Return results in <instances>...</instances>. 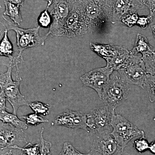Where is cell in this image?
<instances>
[{
  "mask_svg": "<svg viewBox=\"0 0 155 155\" xmlns=\"http://www.w3.org/2000/svg\"><path fill=\"white\" fill-rule=\"evenodd\" d=\"M115 0H79L89 31H102L112 23Z\"/></svg>",
  "mask_w": 155,
  "mask_h": 155,
  "instance_id": "obj_1",
  "label": "cell"
},
{
  "mask_svg": "<svg viewBox=\"0 0 155 155\" xmlns=\"http://www.w3.org/2000/svg\"><path fill=\"white\" fill-rule=\"evenodd\" d=\"M7 67L5 73H1L0 76L1 91H2L7 97L13 109V114L17 115L18 109L22 106L28 105L29 104L25 100V97L21 94L19 86L22 78L19 77V71L16 74L17 80L14 81L12 78V71L13 68L18 67L12 61L9 63L4 64Z\"/></svg>",
  "mask_w": 155,
  "mask_h": 155,
  "instance_id": "obj_2",
  "label": "cell"
},
{
  "mask_svg": "<svg viewBox=\"0 0 155 155\" xmlns=\"http://www.w3.org/2000/svg\"><path fill=\"white\" fill-rule=\"evenodd\" d=\"M89 31L88 25L78 0L72 3L70 14L62 27L51 35L72 38L84 35Z\"/></svg>",
  "mask_w": 155,
  "mask_h": 155,
  "instance_id": "obj_3",
  "label": "cell"
},
{
  "mask_svg": "<svg viewBox=\"0 0 155 155\" xmlns=\"http://www.w3.org/2000/svg\"><path fill=\"white\" fill-rule=\"evenodd\" d=\"M129 91V84L118 71H114L101 100L106 105L115 110L126 99Z\"/></svg>",
  "mask_w": 155,
  "mask_h": 155,
  "instance_id": "obj_4",
  "label": "cell"
},
{
  "mask_svg": "<svg viewBox=\"0 0 155 155\" xmlns=\"http://www.w3.org/2000/svg\"><path fill=\"white\" fill-rule=\"evenodd\" d=\"M3 18L8 23L5 29L13 30L16 32L17 44L19 53L18 56L23 58L22 53L24 50L28 48L44 45L46 39L48 36H41L39 34L40 26L36 28L24 29L19 28L17 25L13 23L3 16Z\"/></svg>",
  "mask_w": 155,
  "mask_h": 155,
  "instance_id": "obj_5",
  "label": "cell"
},
{
  "mask_svg": "<svg viewBox=\"0 0 155 155\" xmlns=\"http://www.w3.org/2000/svg\"><path fill=\"white\" fill-rule=\"evenodd\" d=\"M111 125L113 128L111 135L124 149L132 139L145 134L143 130H140L120 114H114Z\"/></svg>",
  "mask_w": 155,
  "mask_h": 155,
  "instance_id": "obj_6",
  "label": "cell"
},
{
  "mask_svg": "<svg viewBox=\"0 0 155 155\" xmlns=\"http://www.w3.org/2000/svg\"><path fill=\"white\" fill-rule=\"evenodd\" d=\"M118 71L129 84H134L143 89L147 73L141 55L130 54L126 63Z\"/></svg>",
  "mask_w": 155,
  "mask_h": 155,
  "instance_id": "obj_7",
  "label": "cell"
},
{
  "mask_svg": "<svg viewBox=\"0 0 155 155\" xmlns=\"http://www.w3.org/2000/svg\"><path fill=\"white\" fill-rule=\"evenodd\" d=\"M115 114L114 109L106 105L93 109L87 115V127L97 134L110 131L112 118Z\"/></svg>",
  "mask_w": 155,
  "mask_h": 155,
  "instance_id": "obj_8",
  "label": "cell"
},
{
  "mask_svg": "<svg viewBox=\"0 0 155 155\" xmlns=\"http://www.w3.org/2000/svg\"><path fill=\"white\" fill-rule=\"evenodd\" d=\"M114 71L110 67L106 66L87 72L80 77V79L85 86L94 90L101 99L104 90Z\"/></svg>",
  "mask_w": 155,
  "mask_h": 155,
  "instance_id": "obj_9",
  "label": "cell"
},
{
  "mask_svg": "<svg viewBox=\"0 0 155 155\" xmlns=\"http://www.w3.org/2000/svg\"><path fill=\"white\" fill-rule=\"evenodd\" d=\"M92 145L90 155H121L124 148L120 146L110 131L97 134Z\"/></svg>",
  "mask_w": 155,
  "mask_h": 155,
  "instance_id": "obj_10",
  "label": "cell"
},
{
  "mask_svg": "<svg viewBox=\"0 0 155 155\" xmlns=\"http://www.w3.org/2000/svg\"><path fill=\"white\" fill-rule=\"evenodd\" d=\"M23 130L1 122L0 126L1 150L14 146L22 147L27 144L28 143Z\"/></svg>",
  "mask_w": 155,
  "mask_h": 155,
  "instance_id": "obj_11",
  "label": "cell"
},
{
  "mask_svg": "<svg viewBox=\"0 0 155 155\" xmlns=\"http://www.w3.org/2000/svg\"><path fill=\"white\" fill-rule=\"evenodd\" d=\"M86 114L78 111L67 110L59 114L52 122V126H61L75 129L87 130Z\"/></svg>",
  "mask_w": 155,
  "mask_h": 155,
  "instance_id": "obj_12",
  "label": "cell"
},
{
  "mask_svg": "<svg viewBox=\"0 0 155 155\" xmlns=\"http://www.w3.org/2000/svg\"><path fill=\"white\" fill-rule=\"evenodd\" d=\"M72 4L68 0H54L51 5V11L50 12L52 17V23L47 34V36L51 35L62 27L70 14Z\"/></svg>",
  "mask_w": 155,
  "mask_h": 155,
  "instance_id": "obj_13",
  "label": "cell"
},
{
  "mask_svg": "<svg viewBox=\"0 0 155 155\" xmlns=\"http://www.w3.org/2000/svg\"><path fill=\"white\" fill-rule=\"evenodd\" d=\"M144 7L140 0H116L113 7L111 22L112 24L120 23L125 15L137 12Z\"/></svg>",
  "mask_w": 155,
  "mask_h": 155,
  "instance_id": "obj_14",
  "label": "cell"
},
{
  "mask_svg": "<svg viewBox=\"0 0 155 155\" xmlns=\"http://www.w3.org/2000/svg\"><path fill=\"white\" fill-rule=\"evenodd\" d=\"M91 49L106 62L114 58L125 49V47L113 45L101 44L97 43H90Z\"/></svg>",
  "mask_w": 155,
  "mask_h": 155,
  "instance_id": "obj_15",
  "label": "cell"
},
{
  "mask_svg": "<svg viewBox=\"0 0 155 155\" xmlns=\"http://www.w3.org/2000/svg\"><path fill=\"white\" fill-rule=\"evenodd\" d=\"M154 52V48L150 44L146 37L141 34H137L134 46L132 50L130 51V54L134 55L140 54L142 57H144Z\"/></svg>",
  "mask_w": 155,
  "mask_h": 155,
  "instance_id": "obj_16",
  "label": "cell"
},
{
  "mask_svg": "<svg viewBox=\"0 0 155 155\" xmlns=\"http://www.w3.org/2000/svg\"><path fill=\"white\" fill-rule=\"evenodd\" d=\"M0 119L1 122L17 128L23 130H26L28 128V125L26 122L19 119L17 115L9 113L6 110L0 111Z\"/></svg>",
  "mask_w": 155,
  "mask_h": 155,
  "instance_id": "obj_17",
  "label": "cell"
},
{
  "mask_svg": "<svg viewBox=\"0 0 155 155\" xmlns=\"http://www.w3.org/2000/svg\"><path fill=\"white\" fill-rule=\"evenodd\" d=\"M5 9L4 12V15L8 16L15 24L20 25V23L23 21L20 7L5 0Z\"/></svg>",
  "mask_w": 155,
  "mask_h": 155,
  "instance_id": "obj_18",
  "label": "cell"
},
{
  "mask_svg": "<svg viewBox=\"0 0 155 155\" xmlns=\"http://www.w3.org/2000/svg\"><path fill=\"white\" fill-rule=\"evenodd\" d=\"M8 31L5 29L4 35L1 40L0 44V56L8 57L10 60L15 59L16 57H14V49L13 45L9 39L8 36Z\"/></svg>",
  "mask_w": 155,
  "mask_h": 155,
  "instance_id": "obj_19",
  "label": "cell"
},
{
  "mask_svg": "<svg viewBox=\"0 0 155 155\" xmlns=\"http://www.w3.org/2000/svg\"><path fill=\"white\" fill-rule=\"evenodd\" d=\"M143 89L146 90L150 101L155 104V75L147 74Z\"/></svg>",
  "mask_w": 155,
  "mask_h": 155,
  "instance_id": "obj_20",
  "label": "cell"
},
{
  "mask_svg": "<svg viewBox=\"0 0 155 155\" xmlns=\"http://www.w3.org/2000/svg\"><path fill=\"white\" fill-rule=\"evenodd\" d=\"M28 106L35 113L39 115L45 116L50 114L51 107L48 104L36 101L29 103Z\"/></svg>",
  "mask_w": 155,
  "mask_h": 155,
  "instance_id": "obj_21",
  "label": "cell"
},
{
  "mask_svg": "<svg viewBox=\"0 0 155 155\" xmlns=\"http://www.w3.org/2000/svg\"><path fill=\"white\" fill-rule=\"evenodd\" d=\"M10 148L20 150L25 155H39L40 145L38 143L32 144L31 143H28L22 147L14 146L11 147Z\"/></svg>",
  "mask_w": 155,
  "mask_h": 155,
  "instance_id": "obj_22",
  "label": "cell"
},
{
  "mask_svg": "<svg viewBox=\"0 0 155 155\" xmlns=\"http://www.w3.org/2000/svg\"><path fill=\"white\" fill-rule=\"evenodd\" d=\"M38 22L40 27L48 28L51 27L52 23V17L47 8L40 14L38 18Z\"/></svg>",
  "mask_w": 155,
  "mask_h": 155,
  "instance_id": "obj_23",
  "label": "cell"
},
{
  "mask_svg": "<svg viewBox=\"0 0 155 155\" xmlns=\"http://www.w3.org/2000/svg\"><path fill=\"white\" fill-rule=\"evenodd\" d=\"M21 118L25 120L27 125L31 126H36L41 123H46L49 122L47 119L43 118L42 116L36 113L29 114L26 116H22Z\"/></svg>",
  "mask_w": 155,
  "mask_h": 155,
  "instance_id": "obj_24",
  "label": "cell"
},
{
  "mask_svg": "<svg viewBox=\"0 0 155 155\" xmlns=\"http://www.w3.org/2000/svg\"><path fill=\"white\" fill-rule=\"evenodd\" d=\"M150 143L145 134L141 136L140 138L137 139L133 142V147L137 152L142 153L145 152L149 149Z\"/></svg>",
  "mask_w": 155,
  "mask_h": 155,
  "instance_id": "obj_25",
  "label": "cell"
},
{
  "mask_svg": "<svg viewBox=\"0 0 155 155\" xmlns=\"http://www.w3.org/2000/svg\"><path fill=\"white\" fill-rule=\"evenodd\" d=\"M142 58L144 61L147 73L155 75V52Z\"/></svg>",
  "mask_w": 155,
  "mask_h": 155,
  "instance_id": "obj_26",
  "label": "cell"
},
{
  "mask_svg": "<svg viewBox=\"0 0 155 155\" xmlns=\"http://www.w3.org/2000/svg\"><path fill=\"white\" fill-rule=\"evenodd\" d=\"M139 17L137 12L130 13L122 17L120 23L127 27H132L136 25Z\"/></svg>",
  "mask_w": 155,
  "mask_h": 155,
  "instance_id": "obj_27",
  "label": "cell"
},
{
  "mask_svg": "<svg viewBox=\"0 0 155 155\" xmlns=\"http://www.w3.org/2000/svg\"><path fill=\"white\" fill-rule=\"evenodd\" d=\"M44 128L43 127L40 132V152L39 155H51V149L52 143L44 138Z\"/></svg>",
  "mask_w": 155,
  "mask_h": 155,
  "instance_id": "obj_28",
  "label": "cell"
},
{
  "mask_svg": "<svg viewBox=\"0 0 155 155\" xmlns=\"http://www.w3.org/2000/svg\"><path fill=\"white\" fill-rule=\"evenodd\" d=\"M59 155H90L89 153L83 154L78 151L68 142H65L63 144L62 150Z\"/></svg>",
  "mask_w": 155,
  "mask_h": 155,
  "instance_id": "obj_29",
  "label": "cell"
},
{
  "mask_svg": "<svg viewBox=\"0 0 155 155\" xmlns=\"http://www.w3.org/2000/svg\"><path fill=\"white\" fill-rule=\"evenodd\" d=\"M153 17L150 14L147 16H140L139 17L136 25L142 29H146L153 22Z\"/></svg>",
  "mask_w": 155,
  "mask_h": 155,
  "instance_id": "obj_30",
  "label": "cell"
},
{
  "mask_svg": "<svg viewBox=\"0 0 155 155\" xmlns=\"http://www.w3.org/2000/svg\"><path fill=\"white\" fill-rule=\"evenodd\" d=\"M143 5L148 8L150 14L153 17L155 16V0H140Z\"/></svg>",
  "mask_w": 155,
  "mask_h": 155,
  "instance_id": "obj_31",
  "label": "cell"
},
{
  "mask_svg": "<svg viewBox=\"0 0 155 155\" xmlns=\"http://www.w3.org/2000/svg\"><path fill=\"white\" fill-rule=\"evenodd\" d=\"M7 97L2 91H1L0 94V110L1 111H5L7 109L6 106Z\"/></svg>",
  "mask_w": 155,
  "mask_h": 155,
  "instance_id": "obj_32",
  "label": "cell"
},
{
  "mask_svg": "<svg viewBox=\"0 0 155 155\" xmlns=\"http://www.w3.org/2000/svg\"><path fill=\"white\" fill-rule=\"evenodd\" d=\"M5 1L10 2L13 3V4L21 7L23 6L25 0H5Z\"/></svg>",
  "mask_w": 155,
  "mask_h": 155,
  "instance_id": "obj_33",
  "label": "cell"
},
{
  "mask_svg": "<svg viewBox=\"0 0 155 155\" xmlns=\"http://www.w3.org/2000/svg\"><path fill=\"white\" fill-rule=\"evenodd\" d=\"M149 150L151 153L155 155V139L150 143Z\"/></svg>",
  "mask_w": 155,
  "mask_h": 155,
  "instance_id": "obj_34",
  "label": "cell"
},
{
  "mask_svg": "<svg viewBox=\"0 0 155 155\" xmlns=\"http://www.w3.org/2000/svg\"><path fill=\"white\" fill-rule=\"evenodd\" d=\"M19 154H17L16 153L14 152V151L12 150H9L5 152L1 153V155H19Z\"/></svg>",
  "mask_w": 155,
  "mask_h": 155,
  "instance_id": "obj_35",
  "label": "cell"
},
{
  "mask_svg": "<svg viewBox=\"0 0 155 155\" xmlns=\"http://www.w3.org/2000/svg\"><path fill=\"white\" fill-rule=\"evenodd\" d=\"M45 1H47L48 4L47 6V8L49 9V8L51 6L52 4L54 2V0H45Z\"/></svg>",
  "mask_w": 155,
  "mask_h": 155,
  "instance_id": "obj_36",
  "label": "cell"
},
{
  "mask_svg": "<svg viewBox=\"0 0 155 155\" xmlns=\"http://www.w3.org/2000/svg\"><path fill=\"white\" fill-rule=\"evenodd\" d=\"M151 29L152 30L153 35L154 37L155 38V24L152 25Z\"/></svg>",
  "mask_w": 155,
  "mask_h": 155,
  "instance_id": "obj_37",
  "label": "cell"
},
{
  "mask_svg": "<svg viewBox=\"0 0 155 155\" xmlns=\"http://www.w3.org/2000/svg\"><path fill=\"white\" fill-rule=\"evenodd\" d=\"M70 3H73L76 2V1H78V0H68Z\"/></svg>",
  "mask_w": 155,
  "mask_h": 155,
  "instance_id": "obj_38",
  "label": "cell"
},
{
  "mask_svg": "<svg viewBox=\"0 0 155 155\" xmlns=\"http://www.w3.org/2000/svg\"><path fill=\"white\" fill-rule=\"evenodd\" d=\"M20 151H21V150H20ZM19 155H25L24 154H23V153H22V152H21L19 154Z\"/></svg>",
  "mask_w": 155,
  "mask_h": 155,
  "instance_id": "obj_39",
  "label": "cell"
},
{
  "mask_svg": "<svg viewBox=\"0 0 155 155\" xmlns=\"http://www.w3.org/2000/svg\"><path fill=\"white\" fill-rule=\"evenodd\" d=\"M153 120H154V121H155V116L154 117Z\"/></svg>",
  "mask_w": 155,
  "mask_h": 155,
  "instance_id": "obj_40",
  "label": "cell"
},
{
  "mask_svg": "<svg viewBox=\"0 0 155 155\" xmlns=\"http://www.w3.org/2000/svg\"><path fill=\"white\" fill-rule=\"evenodd\" d=\"M115 1H116V0H115Z\"/></svg>",
  "mask_w": 155,
  "mask_h": 155,
  "instance_id": "obj_41",
  "label": "cell"
}]
</instances>
